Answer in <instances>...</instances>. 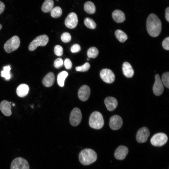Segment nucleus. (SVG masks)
Returning a JSON list of instances; mask_svg holds the SVG:
<instances>
[{
	"instance_id": "3",
	"label": "nucleus",
	"mask_w": 169,
	"mask_h": 169,
	"mask_svg": "<svg viewBox=\"0 0 169 169\" xmlns=\"http://www.w3.org/2000/svg\"><path fill=\"white\" fill-rule=\"evenodd\" d=\"M104 123L103 118L100 113L95 111L91 114L89 120V124L90 127L96 129H100L103 127Z\"/></svg>"
},
{
	"instance_id": "37",
	"label": "nucleus",
	"mask_w": 169,
	"mask_h": 169,
	"mask_svg": "<svg viewBox=\"0 0 169 169\" xmlns=\"http://www.w3.org/2000/svg\"><path fill=\"white\" fill-rule=\"evenodd\" d=\"M81 49L80 45L77 44L73 45L71 48V51L73 53H76L79 51Z\"/></svg>"
},
{
	"instance_id": "17",
	"label": "nucleus",
	"mask_w": 169,
	"mask_h": 169,
	"mask_svg": "<svg viewBox=\"0 0 169 169\" xmlns=\"http://www.w3.org/2000/svg\"><path fill=\"white\" fill-rule=\"evenodd\" d=\"M0 110L5 115L9 116L12 114L11 105L9 101L4 100L0 104Z\"/></svg>"
},
{
	"instance_id": "19",
	"label": "nucleus",
	"mask_w": 169,
	"mask_h": 169,
	"mask_svg": "<svg viewBox=\"0 0 169 169\" xmlns=\"http://www.w3.org/2000/svg\"><path fill=\"white\" fill-rule=\"evenodd\" d=\"M122 69L123 74L126 77L131 78L133 75L134 70L128 62H125L123 64Z\"/></svg>"
},
{
	"instance_id": "31",
	"label": "nucleus",
	"mask_w": 169,
	"mask_h": 169,
	"mask_svg": "<svg viewBox=\"0 0 169 169\" xmlns=\"http://www.w3.org/2000/svg\"><path fill=\"white\" fill-rule=\"evenodd\" d=\"M90 65L88 62H86L82 66L76 67L75 69L77 71L85 72L90 69Z\"/></svg>"
},
{
	"instance_id": "28",
	"label": "nucleus",
	"mask_w": 169,
	"mask_h": 169,
	"mask_svg": "<svg viewBox=\"0 0 169 169\" xmlns=\"http://www.w3.org/2000/svg\"><path fill=\"white\" fill-rule=\"evenodd\" d=\"M62 10L59 7L57 6L53 8L51 11V15L54 18H57L61 15Z\"/></svg>"
},
{
	"instance_id": "22",
	"label": "nucleus",
	"mask_w": 169,
	"mask_h": 169,
	"mask_svg": "<svg viewBox=\"0 0 169 169\" xmlns=\"http://www.w3.org/2000/svg\"><path fill=\"white\" fill-rule=\"evenodd\" d=\"M54 5V2L53 0H46L42 5V10L44 13L49 12L53 8Z\"/></svg>"
},
{
	"instance_id": "36",
	"label": "nucleus",
	"mask_w": 169,
	"mask_h": 169,
	"mask_svg": "<svg viewBox=\"0 0 169 169\" xmlns=\"http://www.w3.org/2000/svg\"><path fill=\"white\" fill-rule=\"evenodd\" d=\"M64 64L65 68L67 69H70L72 67V63L69 59L66 58L65 59Z\"/></svg>"
},
{
	"instance_id": "21",
	"label": "nucleus",
	"mask_w": 169,
	"mask_h": 169,
	"mask_svg": "<svg viewBox=\"0 0 169 169\" xmlns=\"http://www.w3.org/2000/svg\"><path fill=\"white\" fill-rule=\"evenodd\" d=\"M112 17L114 20L117 23L123 22L125 19L124 13L119 10H115L112 13Z\"/></svg>"
},
{
	"instance_id": "12",
	"label": "nucleus",
	"mask_w": 169,
	"mask_h": 169,
	"mask_svg": "<svg viewBox=\"0 0 169 169\" xmlns=\"http://www.w3.org/2000/svg\"><path fill=\"white\" fill-rule=\"evenodd\" d=\"M78 19L77 15L72 12L68 14L65 20V24L68 28L72 29L75 28L77 25Z\"/></svg>"
},
{
	"instance_id": "25",
	"label": "nucleus",
	"mask_w": 169,
	"mask_h": 169,
	"mask_svg": "<svg viewBox=\"0 0 169 169\" xmlns=\"http://www.w3.org/2000/svg\"><path fill=\"white\" fill-rule=\"evenodd\" d=\"M115 35L118 40L122 43L125 42L128 38L126 34L120 30H117L115 32Z\"/></svg>"
},
{
	"instance_id": "6",
	"label": "nucleus",
	"mask_w": 169,
	"mask_h": 169,
	"mask_svg": "<svg viewBox=\"0 0 169 169\" xmlns=\"http://www.w3.org/2000/svg\"><path fill=\"white\" fill-rule=\"evenodd\" d=\"M168 140L166 135L163 133H159L153 135L151 139V144L156 146H161L165 144Z\"/></svg>"
},
{
	"instance_id": "18",
	"label": "nucleus",
	"mask_w": 169,
	"mask_h": 169,
	"mask_svg": "<svg viewBox=\"0 0 169 169\" xmlns=\"http://www.w3.org/2000/svg\"><path fill=\"white\" fill-rule=\"evenodd\" d=\"M55 76L54 73L50 72L47 74L43 79L42 83L45 87H49L52 86L54 83Z\"/></svg>"
},
{
	"instance_id": "35",
	"label": "nucleus",
	"mask_w": 169,
	"mask_h": 169,
	"mask_svg": "<svg viewBox=\"0 0 169 169\" xmlns=\"http://www.w3.org/2000/svg\"><path fill=\"white\" fill-rule=\"evenodd\" d=\"M169 37L166 38L162 41V44L163 48L166 50L169 49Z\"/></svg>"
},
{
	"instance_id": "1",
	"label": "nucleus",
	"mask_w": 169,
	"mask_h": 169,
	"mask_svg": "<svg viewBox=\"0 0 169 169\" xmlns=\"http://www.w3.org/2000/svg\"><path fill=\"white\" fill-rule=\"evenodd\" d=\"M161 23L155 14L151 13L148 17L146 27L148 33L152 37H156L160 34L161 29Z\"/></svg>"
},
{
	"instance_id": "33",
	"label": "nucleus",
	"mask_w": 169,
	"mask_h": 169,
	"mask_svg": "<svg viewBox=\"0 0 169 169\" xmlns=\"http://www.w3.org/2000/svg\"><path fill=\"white\" fill-rule=\"evenodd\" d=\"M54 52L56 55L60 56L62 55L63 49L62 46L59 45H56L54 48Z\"/></svg>"
},
{
	"instance_id": "42",
	"label": "nucleus",
	"mask_w": 169,
	"mask_h": 169,
	"mask_svg": "<svg viewBox=\"0 0 169 169\" xmlns=\"http://www.w3.org/2000/svg\"><path fill=\"white\" fill-rule=\"evenodd\" d=\"M57 0L58 1V0Z\"/></svg>"
},
{
	"instance_id": "41",
	"label": "nucleus",
	"mask_w": 169,
	"mask_h": 169,
	"mask_svg": "<svg viewBox=\"0 0 169 169\" xmlns=\"http://www.w3.org/2000/svg\"><path fill=\"white\" fill-rule=\"evenodd\" d=\"M87 60H90V59H89V58H88L87 59Z\"/></svg>"
},
{
	"instance_id": "9",
	"label": "nucleus",
	"mask_w": 169,
	"mask_h": 169,
	"mask_svg": "<svg viewBox=\"0 0 169 169\" xmlns=\"http://www.w3.org/2000/svg\"><path fill=\"white\" fill-rule=\"evenodd\" d=\"M100 76L101 79L107 83H111L115 79L114 73L109 69H102L100 72Z\"/></svg>"
},
{
	"instance_id": "29",
	"label": "nucleus",
	"mask_w": 169,
	"mask_h": 169,
	"mask_svg": "<svg viewBox=\"0 0 169 169\" xmlns=\"http://www.w3.org/2000/svg\"><path fill=\"white\" fill-rule=\"evenodd\" d=\"M84 22L85 25L89 28L93 29L96 27V23L93 20L90 18H85Z\"/></svg>"
},
{
	"instance_id": "32",
	"label": "nucleus",
	"mask_w": 169,
	"mask_h": 169,
	"mask_svg": "<svg viewBox=\"0 0 169 169\" xmlns=\"http://www.w3.org/2000/svg\"><path fill=\"white\" fill-rule=\"evenodd\" d=\"M61 38L63 42L67 43L70 41L71 39V36L69 33L65 32L62 34Z\"/></svg>"
},
{
	"instance_id": "26",
	"label": "nucleus",
	"mask_w": 169,
	"mask_h": 169,
	"mask_svg": "<svg viewBox=\"0 0 169 169\" xmlns=\"http://www.w3.org/2000/svg\"><path fill=\"white\" fill-rule=\"evenodd\" d=\"M11 69L10 65H8L4 66L3 68V70L1 71V76L4 77L6 80H9L11 78Z\"/></svg>"
},
{
	"instance_id": "8",
	"label": "nucleus",
	"mask_w": 169,
	"mask_h": 169,
	"mask_svg": "<svg viewBox=\"0 0 169 169\" xmlns=\"http://www.w3.org/2000/svg\"><path fill=\"white\" fill-rule=\"evenodd\" d=\"M82 118L81 111L78 108H74L71 111L69 118L70 124L74 126H77L80 122Z\"/></svg>"
},
{
	"instance_id": "30",
	"label": "nucleus",
	"mask_w": 169,
	"mask_h": 169,
	"mask_svg": "<svg viewBox=\"0 0 169 169\" xmlns=\"http://www.w3.org/2000/svg\"><path fill=\"white\" fill-rule=\"evenodd\" d=\"M161 81L166 87L169 88V73L165 72L163 74L161 77Z\"/></svg>"
},
{
	"instance_id": "14",
	"label": "nucleus",
	"mask_w": 169,
	"mask_h": 169,
	"mask_svg": "<svg viewBox=\"0 0 169 169\" xmlns=\"http://www.w3.org/2000/svg\"><path fill=\"white\" fill-rule=\"evenodd\" d=\"M90 93V87L87 85L82 86L79 89L78 96L79 99L82 101H85L89 98Z\"/></svg>"
},
{
	"instance_id": "40",
	"label": "nucleus",
	"mask_w": 169,
	"mask_h": 169,
	"mask_svg": "<svg viewBox=\"0 0 169 169\" xmlns=\"http://www.w3.org/2000/svg\"><path fill=\"white\" fill-rule=\"evenodd\" d=\"M2 27V25L1 24H0V30L1 29Z\"/></svg>"
},
{
	"instance_id": "11",
	"label": "nucleus",
	"mask_w": 169,
	"mask_h": 169,
	"mask_svg": "<svg viewBox=\"0 0 169 169\" xmlns=\"http://www.w3.org/2000/svg\"><path fill=\"white\" fill-rule=\"evenodd\" d=\"M155 82L153 86V91L155 95L159 96L163 92L164 86L159 74L155 75Z\"/></svg>"
},
{
	"instance_id": "34",
	"label": "nucleus",
	"mask_w": 169,
	"mask_h": 169,
	"mask_svg": "<svg viewBox=\"0 0 169 169\" xmlns=\"http://www.w3.org/2000/svg\"><path fill=\"white\" fill-rule=\"evenodd\" d=\"M64 62L63 59L61 58L56 59L54 62V66L57 69L61 68L63 65Z\"/></svg>"
},
{
	"instance_id": "10",
	"label": "nucleus",
	"mask_w": 169,
	"mask_h": 169,
	"mask_svg": "<svg viewBox=\"0 0 169 169\" xmlns=\"http://www.w3.org/2000/svg\"><path fill=\"white\" fill-rule=\"evenodd\" d=\"M150 134L148 129L146 127H143L139 129L136 135L137 141L139 143L146 142Z\"/></svg>"
},
{
	"instance_id": "7",
	"label": "nucleus",
	"mask_w": 169,
	"mask_h": 169,
	"mask_svg": "<svg viewBox=\"0 0 169 169\" xmlns=\"http://www.w3.org/2000/svg\"><path fill=\"white\" fill-rule=\"evenodd\" d=\"M10 169H29V164L25 159L18 157L12 161Z\"/></svg>"
},
{
	"instance_id": "20",
	"label": "nucleus",
	"mask_w": 169,
	"mask_h": 169,
	"mask_svg": "<svg viewBox=\"0 0 169 169\" xmlns=\"http://www.w3.org/2000/svg\"><path fill=\"white\" fill-rule=\"evenodd\" d=\"M29 90L28 86L26 84H22L19 85L16 89L17 95L21 97H23L27 95Z\"/></svg>"
},
{
	"instance_id": "5",
	"label": "nucleus",
	"mask_w": 169,
	"mask_h": 169,
	"mask_svg": "<svg viewBox=\"0 0 169 169\" xmlns=\"http://www.w3.org/2000/svg\"><path fill=\"white\" fill-rule=\"evenodd\" d=\"M20 40L16 35L13 36L9 39L4 44L3 46L5 51L7 53H10L16 50L19 47Z\"/></svg>"
},
{
	"instance_id": "2",
	"label": "nucleus",
	"mask_w": 169,
	"mask_h": 169,
	"mask_svg": "<svg viewBox=\"0 0 169 169\" xmlns=\"http://www.w3.org/2000/svg\"><path fill=\"white\" fill-rule=\"evenodd\" d=\"M96 152L92 149L85 148L82 150L79 155V162L82 165L87 166L95 162L97 159Z\"/></svg>"
},
{
	"instance_id": "39",
	"label": "nucleus",
	"mask_w": 169,
	"mask_h": 169,
	"mask_svg": "<svg viewBox=\"0 0 169 169\" xmlns=\"http://www.w3.org/2000/svg\"><path fill=\"white\" fill-rule=\"evenodd\" d=\"M165 18L166 20L169 22V8L167 7L165 10Z\"/></svg>"
},
{
	"instance_id": "16",
	"label": "nucleus",
	"mask_w": 169,
	"mask_h": 169,
	"mask_svg": "<svg viewBox=\"0 0 169 169\" xmlns=\"http://www.w3.org/2000/svg\"><path fill=\"white\" fill-rule=\"evenodd\" d=\"M104 103L107 110L110 111L115 110L118 105L117 100L112 97L106 98L104 100Z\"/></svg>"
},
{
	"instance_id": "4",
	"label": "nucleus",
	"mask_w": 169,
	"mask_h": 169,
	"mask_svg": "<svg viewBox=\"0 0 169 169\" xmlns=\"http://www.w3.org/2000/svg\"><path fill=\"white\" fill-rule=\"evenodd\" d=\"M48 37L45 34L38 36L34 39L30 44L28 46V49L30 51L35 50L38 46H45L48 42Z\"/></svg>"
},
{
	"instance_id": "24",
	"label": "nucleus",
	"mask_w": 169,
	"mask_h": 169,
	"mask_svg": "<svg viewBox=\"0 0 169 169\" xmlns=\"http://www.w3.org/2000/svg\"><path fill=\"white\" fill-rule=\"evenodd\" d=\"M68 75V73L65 71L59 73L57 76V81L58 85L63 87L64 85V81Z\"/></svg>"
},
{
	"instance_id": "27",
	"label": "nucleus",
	"mask_w": 169,
	"mask_h": 169,
	"mask_svg": "<svg viewBox=\"0 0 169 169\" xmlns=\"http://www.w3.org/2000/svg\"><path fill=\"white\" fill-rule=\"evenodd\" d=\"M99 54L98 49L95 47H92L89 48L87 51V55L89 58H95Z\"/></svg>"
},
{
	"instance_id": "15",
	"label": "nucleus",
	"mask_w": 169,
	"mask_h": 169,
	"mask_svg": "<svg viewBox=\"0 0 169 169\" xmlns=\"http://www.w3.org/2000/svg\"><path fill=\"white\" fill-rule=\"evenodd\" d=\"M128 152V149L127 147L124 146H120L116 149L114 156L115 158L119 160L124 159Z\"/></svg>"
},
{
	"instance_id": "38",
	"label": "nucleus",
	"mask_w": 169,
	"mask_h": 169,
	"mask_svg": "<svg viewBox=\"0 0 169 169\" xmlns=\"http://www.w3.org/2000/svg\"><path fill=\"white\" fill-rule=\"evenodd\" d=\"M5 5L1 1H0V14H1L4 10Z\"/></svg>"
},
{
	"instance_id": "23",
	"label": "nucleus",
	"mask_w": 169,
	"mask_h": 169,
	"mask_svg": "<svg viewBox=\"0 0 169 169\" xmlns=\"http://www.w3.org/2000/svg\"><path fill=\"white\" fill-rule=\"evenodd\" d=\"M84 9L85 12L90 14L94 13L96 10V8L94 4L91 1L86 2L84 5Z\"/></svg>"
},
{
	"instance_id": "13",
	"label": "nucleus",
	"mask_w": 169,
	"mask_h": 169,
	"mask_svg": "<svg viewBox=\"0 0 169 169\" xmlns=\"http://www.w3.org/2000/svg\"><path fill=\"white\" fill-rule=\"evenodd\" d=\"M122 124V120L119 115H113L110 119L109 126L113 130H116L119 129L121 127Z\"/></svg>"
}]
</instances>
